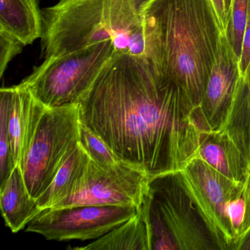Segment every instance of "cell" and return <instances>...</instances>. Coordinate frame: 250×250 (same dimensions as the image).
I'll return each mask as SVG.
<instances>
[{"mask_svg":"<svg viewBox=\"0 0 250 250\" xmlns=\"http://www.w3.org/2000/svg\"><path fill=\"white\" fill-rule=\"evenodd\" d=\"M78 103L82 124L150 181L184 168L206 133L183 87L146 57L115 52Z\"/></svg>","mask_w":250,"mask_h":250,"instance_id":"cell-1","label":"cell"},{"mask_svg":"<svg viewBox=\"0 0 250 250\" xmlns=\"http://www.w3.org/2000/svg\"><path fill=\"white\" fill-rule=\"evenodd\" d=\"M143 26L146 58L175 80L197 109L223 33L211 0H150Z\"/></svg>","mask_w":250,"mask_h":250,"instance_id":"cell-2","label":"cell"},{"mask_svg":"<svg viewBox=\"0 0 250 250\" xmlns=\"http://www.w3.org/2000/svg\"><path fill=\"white\" fill-rule=\"evenodd\" d=\"M150 0H61L42 10L44 60L110 41L115 53L146 57L143 17Z\"/></svg>","mask_w":250,"mask_h":250,"instance_id":"cell-3","label":"cell"},{"mask_svg":"<svg viewBox=\"0 0 250 250\" xmlns=\"http://www.w3.org/2000/svg\"><path fill=\"white\" fill-rule=\"evenodd\" d=\"M115 52L108 41L44 60L20 85L46 108L77 104Z\"/></svg>","mask_w":250,"mask_h":250,"instance_id":"cell-4","label":"cell"},{"mask_svg":"<svg viewBox=\"0 0 250 250\" xmlns=\"http://www.w3.org/2000/svg\"><path fill=\"white\" fill-rule=\"evenodd\" d=\"M79 103L46 108L20 162L27 189L38 199L80 142Z\"/></svg>","mask_w":250,"mask_h":250,"instance_id":"cell-5","label":"cell"},{"mask_svg":"<svg viewBox=\"0 0 250 250\" xmlns=\"http://www.w3.org/2000/svg\"><path fill=\"white\" fill-rule=\"evenodd\" d=\"M177 179L207 225L219 250H233L226 221V208L241 181L227 178L198 158H193Z\"/></svg>","mask_w":250,"mask_h":250,"instance_id":"cell-6","label":"cell"},{"mask_svg":"<svg viewBox=\"0 0 250 250\" xmlns=\"http://www.w3.org/2000/svg\"><path fill=\"white\" fill-rule=\"evenodd\" d=\"M132 206H74L48 208L27 225L25 230L49 241L98 239L132 217Z\"/></svg>","mask_w":250,"mask_h":250,"instance_id":"cell-7","label":"cell"},{"mask_svg":"<svg viewBox=\"0 0 250 250\" xmlns=\"http://www.w3.org/2000/svg\"><path fill=\"white\" fill-rule=\"evenodd\" d=\"M150 179L127 165L104 167L90 159L77 191L51 208L74 206H142L150 190Z\"/></svg>","mask_w":250,"mask_h":250,"instance_id":"cell-8","label":"cell"},{"mask_svg":"<svg viewBox=\"0 0 250 250\" xmlns=\"http://www.w3.org/2000/svg\"><path fill=\"white\" fill-rule=\"evenodd\" d=\"M150 194L178 250H219L197 207L175 173L151 180Z\"/></svg>","mask_w":250,"mask_h":250,"instance_id":"cell-9","label":"cell"},{"mask_svg":"<svg viewBox=\"0 0 250 250\" xmlns=\"http://www.w3.org/2000/svg\"><path fill=\"white\" fill-rule=\"evenodd\" d=\"M240 77L239 59L223 33L201 102L196 109L197 121L204 132L217 131L223 125Z\"/></svg>","mask_w":250,"mask_h":250,"instance_id":"cell-10","label":"cell"},{"mask_svg":"<svg viewBox=\"0 0 250 250\" xmlns=\"http://www.w3.org/2000/svg\"><path fill=\"white\" fill-rule=\"evenodd\" d=\"M10 87L8 130L14 162L20 165L46 107L20 84Z\"/></svg>","mask_w":250,"mask_h":250,"instance_id":"cell-11","label":"cell"},{"mask_svg":"<svg viewBox=\"0 0 250 250\" xmlns=\"http://www.w3.org/2000/svg\"><path fill=\"white\" fill-rule=\"evenodd\" d=\"M194 157L235 181L244 179L250 163L232 140L219 130L203 134Z\"/></svg>","mask_w":250,"mask_h":250,"instance_id":"cell-12","label":"cell"},{"mask_svg":"<svg viewBox=\"0 0 250 250\" xmlns=\"http://www.w3.org/2000/svg\"><path fill=\"white\" fill-rule=\"evenodd\" d=\"M0 207L5 225L14 233L27 226L42 210L30 195L20 165L0 185Z\"/></svg>","mask_w":250,"mask_h":250,"instance_id":"cell-13","label":"cell"},{"mask_svg":"<svg viewBox=\"0 0 250 250\" xmlns=\"http://www.w3.org/2000/svg\"><path fill=\"white\" fill-rule=\"evenodd\" d=\"M80 250H152L146 197L137 213Z\"/></svg>","mask_w":250,"mask_h":250,"instance_id":"cell-14","label":"cell"},{"mask_svg":"<svg viewBox=\"0 0 250 250\" xmlns=\"http://www.w3.org/2000/svg\"><path fill=\"white\" fill-rule=\"evenodd\" d=\"M0 30L24 46L42 39L43 24L39 0H0Z\"/></svg>","mask_w":250,"mask_h":250,"instance_id":"cell-15","label":"cell"},{"mask_svg":"<svg viewBox=\"0 0 250 250\" xmlns=\"http://www.w3.org/2000/svg\"><path fill=\"white\" fill-rule=\"evenodd\" d=\"M90 159L80 142L62 164L46 191L36 199L39 208L42 210L51 208L74 194L81 185Z\"/></svg>","mask_w":250,"mask_h":250,"instance_id":"cell-16","label":"cell"},{"mask_svg":"<svg viewBox=\"0 0 250 250\" xmlns=\"http://www.w3.org/2000/svg\"><path fill=\"white\" fill-rule=\"evenodd\" d=\"M226 221L233 241V250H238L250 232V163L245 178L228 202Z\"/></svg>","mask_w":250,"mask_h":250,"instance_id":"cell-17","label":"cell"},{"mask_svg":"<svg viewBox=\"0 0 250 250\" xmlns=\"http://www.w3.org/2000/svg\"><path fill=\"white\" fill-rule=\"evenodd\" d=\"M11 87L0 90V185L5 182L15 169L8 130Z\"/></svg>","mask_w":250,"mask_h":250,"instance_id":"cell-18","label":"cell"},{"mask_svg":"<svg viewBox=\"0 0 250 250\" xmlns=\"http://www.w3.org/2000/svg\"><path fill=\"white\" fill-rule=\"evenodd\" d=\"M232 124L250 137V62L240 77L229 111Z\"/></svg>","mask_w":250,"mask_h":250,"instance_id":"cell-19","label":"cell"},{"mask_svg":"<svg viewBox=\"0 0 250 250\" xmlns=\"http://www.w3.org/2000/svg\"><path fill=\"white\" fill-rule=\"evenodd\" d=\"M80 144L91 159L102 166L113 167L127 165L111 150L110 147L99 136L82 123L80 125Z\"/></svg>","mask_w":250,"mask_h":250,"instance_id":"cell-20","label":"cell"},{"mask_svg":"<svg viewBox=\"0 0 250 250\" xmlns=\"http://www.w3.org/2000/svg\"><path fill=\"white\" fill-rule=\"evenodd\" d=\"M250 8V0H232L226 34L235 55L240 60L243 37Z\"/></svg>","mask_w":250,"mask_h":250,"instance_id":"cell-21","label":"cell"},{"mask_svg":"<svg viewBox=\"0 0 250 250\" xmlns=\"http://www.w3.org/2000/svg\"><path fill=\"white\" fill-rule=\"evenodd\" d=\"M24 46L15 36L0 30V77H2L9 62L21 53Z\"/></svg>","mask_w":250,"mask_h":250,"instance_id":"cell-22","label":"cell"},{"mask_svg":"<svg viewBox=\"0 0 250 250\" xmlns=\"http://www.w3.org/2000/svg\"><path fill=\"white\" fill-rule=\"evenodd\" d=\"M250 62V8L247 15L244 37H243L242 49L239 60L241 77H243L247 71Z\"/></svg>","mask_w":250,"mask_h":250,"instance_id":"cell-23","label":"cell"},{"mask_svg":"<svg viewBox=\"0 0 250 250\" xmlns=\"http://www.w3.org/2000/svg\"><path fill=\"white\" fill-rule=\"evenodd\" d=\"M211 2L219 20L221 30L223 33H226L229 19H228L226 6H225V0H211Z\"/></svg>","mask_w":250,"mask_h":250,"instance_id":"cell-24","label":"cell"},{"mask_svg":"<svg viewBox=\"0 0 250 250\" xmlns=\"http://www.w3.org/2000/svg\"><path fill=\"white\" fill-rule=\"evenodd\" d=\"M238 250H250V232L244 238Z\"/></svg>","mask_w":250,"mask_h":250,"instance_id":"cell-25","label":"cell"}]
</instances>
